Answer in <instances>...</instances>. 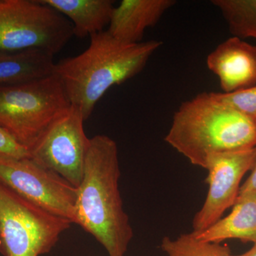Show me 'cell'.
Returning a JSON list of instances; mask_svg holds the SVG:
<instances>
[{"label":"cell","instance_id":"obj_15","mask_svg":"<svg viewBox=\"0 0 256 256\" xmlns=\"http://www.w3.org/2000/svg\"><path fill=\"white\" fill-rule=\"evenodd\" d=\"M233 36L256 40V0H213Z\"/></svg>","mask_w":256,"mask_h":256},{"label":"cell","instance_id":"obj_3","mask_svg":"<svg viewBox=\"0 0 256 256\" xmlns=\"http://www.w3.org/2000/svg\"><path fill=\"white\" fill-rule=\"evenodd\" d=\"M165 141L192 164L205 169L217 153L256 146V120L202 92L175 112Z\"/></svg>","mask_w":256,"mask_h":256},{"label":"cell","instance_id":"obj_20","mask_svg":"<svg viewBox=\"0 0 256 256\" xmlns=\"http://www.w3.org/2000/svg\"><path fill=\"white\" fill-rule=\"evenodd\" d=\"M232 256H256V242L254 244L252 248L249 249L248 252L239 254V255H232Z\"/></svg>","mask_w":256,"mask_h":256},{"label":"cell","instance_id":"obj_7","mask_svg":"<svg viewBox=\"0 0 256 256\" xmlns=\"http://www.w3.org/2000/svg\"><path fill=\"white\" fill-rule=\"evenodd\" d=\"M0 182L24 200L75 224L77 188L31 156L0 154Z\"/></svg>","mask_w":256,"mask_h":256},{"label":"cell","instance_id":"obj_19","mask_svg":"<svg viewBox=\"0 0 256 256\" xmlns=\"http://www.w3.org/2000/svg\"><path fill=\"white\" fill-rule=\"evenodd\" d=\"M250 175L245 182L240 186L238 196L248 194H256V162L254 168L250 170Z\"/></svg>","mask_w":256,"mask_h":256},{"label":"cell","instance_id":"obj_6","mask_svg":"<svg viewBox=\"0 0 256 256\" xmlns=\"http://www.w3.org/2000/svg\"><path fill=\"white\" fill-rule=\"evenodd\" d=\"M72 224L24 200L0 182V254L3 256L48 254Z\"/></svg>","mask_w":256,"mask_h":256},{"label":"cell","instance_id":"obj_8","mask_svg":"<svg viewBox=\"0 0 256 256\" xmlns=\"http://www.w3.org/2000/svg\"><path fill=\"white\" fill-rule=\"evenodd\" d=\"M86 120L70 106L36 141L30 150L37 162L55 172L75 188L82 178L90 138L84 130Z\"/></svg>","mask_w":256,"mask_h":256},{"label":"cell","instance_id":"obj_10","mask_svg":"<svg viewBox=\"0 0 256 256\" xmlns=\"http://www.w3.org/2000/svg\"><path fill=\"white\" fill-rule=\"evenodd\" d=\"M206 64L220 79L224 92L256 85V46L238 37L218 44L207 56Z\"/></svg>","mask_w":256,"mask_h":256},{"label":"cell","instance_id":"obj_14","mask_svg":"<svg viewBox=\"0 0 256 256\" xmlns=\"http://www.w3.org/2000/svg\"><path fill=\"white\" fill-rule=\"evenodd\" d=\"M54 56L44 50L0 52V87L18 85L54 74Z\"/></svg>","mask_w":256,"mask_h":256},{"label":"cell","instance_id":"obj_5","mask_svg":"<svg viewBox=\"0 0 256 256\" xmlns=\"http://www.w3.org/2000/svg\"><path fill=\"white\" fill-rule=\"evenodd\" d=\"M74 36L68 18L42 0H0V52L38 50L54 56Z\"/></svg>","mask_w":256,"mask_h":256},{"label":"cell","instance_id":"obj_12","mask_svg":"<svg viewBox=\"0 0 256 256\" xmlns=\"http://www.w3.org/2000/svg\"><path fill=\"white\" fill-rule=\"evenodd\" d=\"M192 234L198 240L222 244L229 239L256 242V194L238 196L232 212L213 226Z\"/></svg>","mask_w":256,"mask_h":256},{"label":"cell","instance_id":"obj_11","mask_svg":"<svg viewBox=\"0 0 256 256\" xmlns=\"http://www.w3.org/2000/svg\"><path fill=\"white\" fill-rule=\"evenodd\" d=\"M175 4L174 0H122L114 8L107 31L124 43H140L146 28L156 25Z\"/></svg>","mask_w":256,"mask_h":256},{"label":"cell","instance_id":"obj_18","mask_svg":"<svg viewBox=\"0 0 256 256\" xmlns=\"http://www.w3.org/2000/svg\"><path fill=\"white\" fill-rule=\"evenodd\" d=\"M0 154L18 158L30 156L28 150L2 127H0Z\"/></svg>","mask_w":256,"mask_h":256},{"label":"cell","instance_id":"obj_1","mask_svg":"<svg viewBox=\"0 0 256 256\" xmlns=\"http://www.w3.org/2000/svg\"><path fill=\"white\" fill-rule=\"evenodd\" d=\"M120 168L114 140L90 138L84 173L77 188L75 224L92 234L109 256H124L133 237L119 190Z\"/></svg>","mask_w":256,"mask_h":256},{"label":"cell","instance_id":"obj_16","mask_svg":"<svg viewBox=\"0 0 256 256\" xmlns=\"http://www.w3.org/2000/svg\"><path fill=\"white\" fill-rule=\"evenodd\" d=\"M162 250L166 256H232L226 244L203 242L193 234H184L175 239L166 236L162 240Z\"/></svg>","mask_w":256,"mask_h":256},{"label":"cell","instance_id":"obj_4","mask_svg":"<svg viewBox=\"0 0 256 256\" xmlns=\"http://www.w3.org/2000/svg\"><path fill=\"white\" fill-rule=\"evenodd\" d=\"M70 107L55 74L31 82L0 87V127L28 152Z\"/></svg>","mask_w":256,"mask_h":256},{"label":"cell","instance_id":"obj_17","mask_svg":"<svg viewBox=\"0 0 256 256\" xmlns=\"http://www.w3.org/2000/svg\"><path fill=\"white\" fill-rule=\"evenodd\" d=\"M212 92L220 102L256 120V85L232 92Z\"/></svg>","mask_w":256,"mask_h":256},{"label":"cell","instance_id":"obj_13","mask_svg":"<svg viewBox=\"0 0 256 256\" xmlns=\"http://www.w3.org/2000/svg\"><path fill=\"white\" fill-rule=\"evenodd\" d=\"M66 16L73 25L74 36L84 38L104 31L114 10L110 0H42Z\"/></svg>","mask_w":256,"mask_h":256},{"label":"cell","instance_id":"obj_2","mask_svg":"<svg viewBox=\"0 0 256 256\" xmlns=\"http://www.w3.org/2000/svg\"><path fill=\"white\" fill-rule=\"evenodd\" d=\"M90 37L82 53L60 60L54 68L70 106L86 120L106 92L140 73L162 44L156 40L124 43L108 31Z\"/></svg>","mask_w":256,"mask_h":256},{"label":"cell","instance_id":"obj_9","mask_svg":"<svg viewBox=\"0 0 256 256\" xmlns=\"http://www.w3.org/2000/svg\"><path fill=\"white\" fill-rule=\"evenodd\" d=\"M256 162V146L242 150L213 154L207 160L208 184L206 198L194 217V233H198L216 223L226 210L234 206L239 194L240 182Z\"/></svg>","mask_w":256,"mask_h":256}]
</instances>
